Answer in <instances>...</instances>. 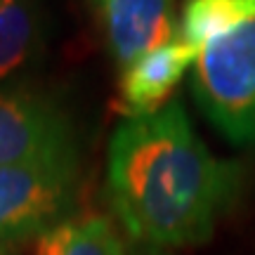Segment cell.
Masks as SVG:
<instances>
[{
  "label": "cell",
  "mask_w": 255,
  "mask_h": 255,
  "mask_svg": "<svg viewBox=\"0 0 255 255\" xmlns=\"http://www.w3.org/2000/svg\"><path fill=\"white\" fill-rule=\"evenodd\" d=\"M36 255H128V246L109 218L71 215L36 239Z\"/></svg>",
  "instance_id": "obj_8"
},
{
  "label": "cell",
  "mask_w": 255,
  "mask_h": 255,
  "mask_svg": "<svg viewBox=\"0 0 255 255\" xmlns=\"http://www.w3.org/2000/svg\"><path fill=\"white\" fill-rule=\"evenodd\" d=\"M128 255H175L168 248H156V246H144V244H135L132 248H128Z\"/></svg>",
  "instance_id": "obj_10"
},
{
  "label": "cell",
  "mask_w": 255,
  "mask_h": 255,
  "mask_svg": "<svg viewBox=\"0 0 255 255\" xmlns=\"http://www.w3.org/2000/svg\"><path fill=\"white\" fill-rule=\"evenodd\" d=\"M121 69L177 38L175 0H88Z\"/></svg>",
  "instance_id": "obj_5"
},
{
  "label": "cell",
  "mask_w": 255,
  "mask_h": 255,
  "mask_svg": "<svg viewBox=\"0 0 255 255\" xmlns=\"http://www.w3.org/2000/svg\"><path fill=\"white\" fill-rule=\"evenodd\" d=\"M241 187V165L210 151L182 100L121 121L109 139L107 194L135 244H206Z\"/></svg>",
  "instance_id": "obj_1"
},
{
  "label": "cell",
  "mask_w": 255,
  "mask_h": 255,
  "mask_svg": "<svg viewBox=\"0 0 255 255\" xmlns=\"http://www.w3.org/2000/svg\"><path fill=\"white\" fill-rule=\"evenodd\" d=\"M47 17L40 0H0V88L43 55Z\"/></svg>",
  "instance_id": "obj_7"
},
{
  "label": "cell",
  "mask_w": 255,
  "mask_h": 255,
  "mask_svg": "<svg viewBox=\"0 0 255 255\" xmlns=\"http://www.w3.org/2000/svg\"><path fill=\"white\" fill-rule=\"evenodd\" d=\"M78 180V156L0 168V241L38 239L71 218Z\"/></svg>",
  "instance_id": "obj_3"
},
{
  "label": "cell",
  "mask_w": 255,
  "mask_h": 255,
  "mask_svg": "<svg viewBox=\"0 0 255 255\" xmlns=\"http://www.w3.org/2000/svg\"><path fill=\"white\" fill-rule=\"evenodd\" d=\"M255 17V0H187L177 36L201 50L213 38L227 33Z\"/></svg>",
  "instance_id": "obj_9"
},
{
  "label": "cell",
  "mask_w": 255,
  "mask_h": 255,
  "mask_svg": "<svg viewBox=\"0 0 255 255\" xmlns=\"http://www.w3.org/2000/svg\"><path fill=\"white\" fill-rule=\"evenodd\" d=\"M191 69L203 116L229 142L255 144V17L201 47Z\"/></svg>",
  "instance_id": "obj_2"
},
{
  "label": "cell",
  "mask_w": 255,
  "mask_h": 255,
  "mask_svg": "<svg viewBox=\"0 0 255 255\" xmlns=\"http://www.w3.org/2000/svg\"><path fill=\"white\" fill-rule=\"evenodd\" d=\"M196 57L199 50L187 45L177 36L175 40L128 64L119 81L121 107L128 119L154 114L168 104V95H173L175 85L194 66Z\"/></svg>",
  "instance_id": "obj_6"
},
{
  "label": "cell",
  "mask_w": 255,
  "mask_h": 255,
  "mask_svg": "<svg viewBox=\"0 0 255 255\" xmlns=\"http://www.w3.org/2000/svg\"><path fill=\"white\" fill-rule=\"evenodd\" d=\"M78 156L69 114L24 85L0 88V168Z\"/></svg>",
  "instance_id": "obj_4"
},
{
  "label": "cell",
  "mask_w": 255,
  "mask_h": 255,
  "mask_svg": "<svg viewBox=\"0 0 255 255\" xmlns=\"http://www.w3.org/2000/svg\"><path fill=\"white\" fill-rule=\"evenodd\" d=\"M0 255H2V248H0Z\"/></svg>",
  "instance_id": "obj_11"
}]
</instances>
